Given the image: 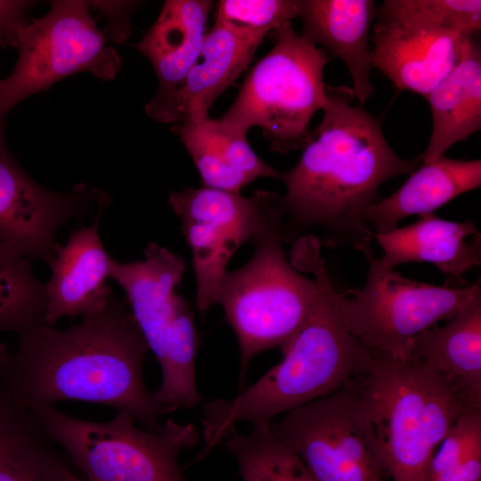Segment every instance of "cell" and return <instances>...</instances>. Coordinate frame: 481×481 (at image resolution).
<instances>
[{
	"instance_id": "obj_1",
	"label": "cell",
	"mask_w": 481,
	"mask_h": 481,
	"mask_svg": "<svg viewBox=\"0 0 481 481\" xmlns=\"http://www.w3.org/2000/svg\"><path fill=\"white\" fill-rule=\"evenodd\" d=\"M149 347L126 298L57 330L46 322L19 335L14 351L0 343V382L30 411L60 401H82L129 413L160 432L164 412L143 374Z\"/></svg>"
},
{
	"instance_id": "obj_2",
	"label": "cell",
	"mask_w": 481,
	"mask_h": 481,
	"mask_svg": "<svg viewBox=\"0 0 481 481\" xmlns=\"http://www.w3.org/2000/svg\"><path fill=\"white\" fill-rule=\"evenodd\" d=\"M348 90L328 86L329 101L320 124L310 131L298 163L281 173L283 242L320 228L327 248L372 251L374 232L365 211L389 179L410 175L422 163L399 157L388 144L380 121L361 104L348 102Z\"/></svg>"
},
{
	"instance_id": "obj_3",
	"label": "cell",
	"mask_w": 481,
	"mask_h": 481,
	"mask_svg": "<svg viewBox=\"0 0 481 481\" xmlns=\"http://www.w3.org/2000/svg\"><path fill=\"white\" fill-rule=\"evenodd\" d=\"M290 262L298 271L313 274L319 282V295L299 330L281 347V362L234 397L204 404L200 421L205 447L197 460L221 445L237 424L269 423L342 389L373 363V356L346 325L345 294L336 289L327 273L320 240L311 234L298 238Z\"/></svg>"
},
{
	"instance_id": "obj_4",
	"label": "cell",
	"mask_w": 481,
	"mask_h": 481,
	"mask_svg": "<svg viewBox=\"0 0 481 481\" xmlns=\"http://www.w3.org/2000/svg\"><path fill=\"white\" fill-rule=\"evenodd\" d=\"M357 380L387 477L392 481H428L436 449L459 416L470 408L461 393L411 356L374 358Z\"/></svg>"
},
{
	"instance_id": "obj_5",
	"label": "cell",
	"mask_w": 481,
	"mask_h": 481,
	"mask_svg": "<svg viewBox=\"0 0 481 481\" xmlns=\"http://www.w3.org/2000/svg\"><path fill=\"white\" fill-rule=\"evenodd\" d=\"M281 205L268 217L253 242L255 251L242 266L227 270L217 290L216 305L234 332L240 351L239 392L246 387L255 356L281 347L299 330L315 302L320 286L287 259Z\"/></svg>"
},
{
	"instance_id": "obj_6",
	"label": "cell",
	"mask_w": 481,
	"mask_h": 481,
	"mask_svg": "<svg viewBox=\"0 0 481 481\" xmlns=\"http://www.w3.org/2000/svg\"><path fill=\"white\" fill-rule=\"evenodd\" d=\"M273 48L252 68L230 108L209 119L218 133L247 139L253 126L262 129L278 153L303 148L308 125L329 101L323 70L329 57L289 23L271 33Z\"/></svg>"
},
{
	"instance_id": "obj_7",
	"label": "cell",
	"mask_w": 481,
	"mask_h": 481,
	"mask_svg": "<svg viewBox=\"0 0 481 481\" xmlns=\"http://www.w3.org/2000/svg\"><path fill=\"white\" fill-rule=\"evenodd\" d=\"M185 262L168 249L150 242L144 257L111 259L110 279L126 294L132 315L161 370L154 395L167 412L200 404L195 363L198 335L187 301L178 293Z\"/></svg>"
},
{
	"instance_id": "obj_8",
	"label": "cell",
	"mask_w": 481,
	"mask_h": 481,
	"mask_svg": "<svg viewBox=\"0 0 481 481\" xmlns=\"http://www.w3.org/2000/svg\"><path fill=\"white\" fill-rule=\"evenodd\" d=\"M30 412L87 481H187L178 457L199 440L192 423L167 420L160 432H153L138 428L125 412L106 422L73 417L53 405Z\"/></svg>"
},
{
	"instance_id": "obj_9",
	"label": "cell",
	"mask_w": 481,
	"mask_h": 481,
	"mask_svg": "<svg viewBox=\"0 0 481 481\" xmlns=\"http://www.w3.org/2000/svg\"><path fill=\"white\" fill-rule=\"evenodd\" d=\"M90 2L58 0L48 12L19 26L13 46L19 49L11 74L0 80V104L6 113L27 97L82 71L104 81L121 68L118 51L108 45L89 11Z\"/></svg>"
},
{
	"instance_id": "obj_10",
	"label": "cell",
	"mask_w": 481,
	"mask_h": 481,
	"mask_svg": "<svg viewBox=\"0 0 481 481\" xmlns=\"http://www.w3.org/2000/svg\"><path fill=\"white\" fill-rule=\"evenodd\" d=\"M357 379L268 423L271 434L289 444L318 481H384L387 477Z\"/></svg>"
},
{
	"instance_id": "obj_11",
	"label": "cell",
	"mask_w": 481,
	"mask_h": 481,
	"mask_svg": "<svg viewBox=\"0 0 481 481\" xmlns=\"http://www.w3.org/2000/svg\"><path fill=\"white\" fill-rule=\"evenodd\" d=\"M367 263L364 285L344 292V314L352 334L373 358H408L415 337L449 321L481 295L479 281L436 286Z\"/></svg>"
},
{
	"instance_id": "obj_12",
	"label": "cell",
	"mask_w": 481,
	"mask_h": 481,
	"mask_svg": "<svg viewBox=\"0 0 481 481\" xmlns=\"http://www.w3.org/2000/svg\"><path fill=\"white\" fill-rule=\"evenodd\" d=\"M168 203L181 221L196 279L195 306L201 315L216 305L218 288L235 252L256 240L281 196L257 190L249 197L201 187L172 192Z\"/></svg>"
},
{
	"instance_id": "obj_13",
	"label": "cell",
	"mask_w": 481,
	"mask_h": 481,
	"mask_svg": "<svg viewBox=\"0 0 481 481\" xmlns=\"http://www.w3.org/2000/svg\"><path fill=\"white\" fill-rule=\"evenodd\" d=\"M110 202L107 192L85 183L61 192L41 186L0 143V243L21 256L49 265L61 247V226L72 217L103 214Z\"/></svg>"
},
{
	"instance_id": "obj_14",
	"label": "cell",
	"mask_w": 481,
	"mask_h": 481,
	"mask_svg": "<svg viewBox=\"0 0 481 481\" xmlns=\"http://www.w3.org/2000/svg\"><path fill=\"white\" fill-rule=\"evenodd\" d=\"M472 36L404 25L376 13L371 64L399 91L426 96L455 67Z\"/></svg>"
},
{
	"instance_id": "obj_15",
	"label": "cell",
	"mask_w": 481,
	"mask_h": 481,
	"mask_svg": "<svg viewBox=\"0 0 481 481\" xmlns=\"http://www.w3.org/2000/svg\"><path fill=\"white\" fill-rule=\"evenodd\" d=\"M262 42L215 23L181 83L170 91L157 92L145 112L161 123H181L208 115L218 96L247 69Z\"/></svg>"
},
{
	"instance_id": "obj_16",
	"label": "cell",
	"mask_w": 481,
	"mask_h": 481,
	"mask_svg": "<svg viewBox=\"0 0 481 481\" xmlns=\"http://www.w3.org/2000/svg\"><path fill=\"white\" fill-rule=\"evenodd\" d=\"M373 240L383 251L364 255L380 272H392L398 265L431 263L446 276L444 286L468 285L464 275L481 265V233L472 221L453 222L435 213L420 216L404 227L386 233H374Z\"/></svg>"
},
{
	"instance_id": "obj_17",
	"label": "cell",
	"mask_w": 481,
	"mask_h": 481,
	"mask_svg": "<svg viewBox=\"0 0 481 481\" xmlns=\"http://www.w3.org/2000/svg\"><path fill=\"white\" fill-rule=\"evenodd\" d=\"M102 215L96 216L90 226L74 231L49 264L45 322L51 326L65 316L101 312L112 297V289L107 284L112 257L98 231Z\"/></svg>"
},
{
	"instance_id": "obj_18",
	"label": "cell",
	"mask_w": 481,
	"mask_h": 481,
	"mask_svg": "<svg viewBox=\"0 0 481 481\" xmlns=\"http://www.w3.org/2000/svg\"><path fill=\"white\" fill-rule=\"evenodd\" d=\"M304 39L322 45L346 67L353 81L354 95L363 105L374 87L371 70V30L376 16L372 0H297Z\"/></svg>"
},
{
	"instance_id": "obj_19",
	"label": "cell",
	"mask_w": 481,
	"mask_h": 481,
	"mask_svg": "<svg viewBox=\"0 0 481 481\" xmlns=\"http://www.w3.org/2000/svg\"><path fill=\"white\" fill-rule=\"evenodd\" d=\"M480 185V159L460 160L442 156L431 163H421L395 192L371 205L363 217L374 233H386L398 227L404 218L434 213Z\"/></svg>"
},
{
	"instance_id": "obj_20",
	"label": "cell",
	"mask_w": 481,
	"mask_h": 481,
	"mask_svg": "<svg viewBox=\"0 0 481 481\" xmlns=\"http://www.w3.org/2000/svg\"><path fill=\"white\" fill-rule=\"evenodd\" d=\"M409 356L450 381L469 407L481 409V295L445 325L415 337Z\"/></svg>"
},
{
	"instance_id": "obj_21",
	"label": "cell",
	"mask_w": 481,
	"mask_h": 481,
	"mask_svg": "<svg viewBox=\"0 0 481 481\" xmlns=\"http://www.w3.org/2000/svg\"><path fill=\"white\" fill-rule=\"evenodd\" d=\"M425 98L431 110L432 132L420 155L422 163H431L481 129V52L474 36L455 67Z\"/></svg>"
},
{
	"instance_id": "obj_22",
	"label": "cell",
	"mask_w": 481,
	"mask_h": 481,
	"mask_svg": "<svg viewBox=\"0 0 481 481\" xmlns=\"http://www.w3.org/2000/svg\"><path fill=\"white\" fill-rule=\"evenodd\" d=\"M215 4L209 0H167L140 42L135 45L151 63L159 87H176L202 50L207 21Z\"/></svg>"
},
{
	"instance_id": "obj_23",
	"label": "cell",
	"mask_w": 481,
	"mask_h": 481,
	"mask_svg": "<svg viewBox=\"0 0 481 481\" xmlns=\"http://www.w3.org/2000/svg\"><path fill=\"white\" fill-rule=\"evenodd\" d=\"M235 460L242 481H318L299 455L271 434L268 423L248 433L233 428L222 442Z\"/></svg>"
},
{
	"instance_id": "obj_24",
	"label": "cell",
	"mask_w": 481,
	"mask_h": 481,
	"mask_svg": "<svg viewBox=\"0 0 481 481\" xmlns=\"http://www.w3.org/2000/svg\"><path fill=\"white\" fill-rule=\"evenodd\" d=\"M45 283L31 260L0 243V332L20 333L45 322Z\"/></svg>"
},
{
	"instance_id": "obj_25",
	"label": "cell",
	"mask_w": 481,
	"mask_h": 481,
	"mask_svg": "<svg viewBox=\"0 0 481 481\" xmlns=\"http://www.w3.org/2000/svg\"><path fill=\"white\" fill-rule=\"evenodd\" d=\"M428 481H481V409H466L436 449Z\"/></svg>"
},
{
	"instance_id": "obj_26",
	"label": "cell",
	"mask_w": 481,
	"mask_h": 481,
	"mask_svg": "<svg viewBox=\"0 0 481 481\" xmlns=\"http://www.w3.org/2000/svg\"><path fill=\"white\" fill-rule=\"evenodd\" d=\"M376 13L407 26L466 36H474L481 29L479 0H386Z\"/></svg>"
},
{
	"instance_id": "obj_27",
	"label": "cell",
	"mask_w": 481,
	"mask_h": 481,
	"mask_svg": "<svg viewBox=\"0 0 481 481\" xmlns=\"http://www.w3.org/2000/svg\"><path fill=\"white\" fill-rule=\"evenodd\" d=\"M189 152L204 187L235 193L250 183L230 166L221 142L209 124L208 115L173 126Z\"/></svg>"
},
{
	"instance_id": "obj_28",
	"label": "cell",
	"mask_w": 481,
	"mask_h": 481,
	"mask_svg": "<svg viewBox=\"0 0 481 481\" xmlns=\"http://www.w3.org/2000/svg\"><path fill=\"white\" fill-rule=\"evenodd\" d=\"M297 17V0H221L216 4L215 23L264 39Z\"/></svg>"
},
{
	"instance_id": "obj_29",
	"label": "cell",
	"mask_w": 481,
	"mask_h": 481,
	"mask_svg": "<svg viewBox=\"0 0 481 481\" xmlns=\"http://www.w3.org/2000/svg\"><path fill=\"white\" fill-rule=\"evenodd\" d=\"M51 444L41 427L17 441L0 458V481H63Z\"/></svg>"
},
{
	"instance_id": "obj_30",
	"label": "cell",
	"mask_w": 481,
	"mask_h": 481,
	"mask_svg": "<svg viewBox=\"0 0 481 481\" xmlns=\"http://www.w3.org/2000/svg\"><path fill=\"white\" fill-rule=\"evenodd\" d=\"M39 428L33 412L21 407L0 382V458L13 444Z\"/></svg>"
},
{
	"instance_id": "obj_31",
	"label": "cell",
	"mask_w": 481,
	"mask_h": 481,
	"mask_svg": "<svg viewBox=\"0 0 481 481\" xmlns=\"http://www.w3.org/2000/svg\"><path fill=\"white\" fill-rule=\"evenodd\" d=\"M6 43L5 36L0 31V45ZM5 113L3 111L0 104V143H4V118Z\"/></svg>"
},
{
	"instance_id": "obj_32",
	"label": "cell",
	"mask_w": 481,
	"mask_h": 481,
	"mask_svg": "<svg viewBox=\"0 0 481 481\" xmlns=\"http://www.w3.org/2000/svg\"><path fill=\"white\" fill-rule=\"evenodd\" d=\"M63 481H87L85 478H79L71 473L66 467L62 470Z\"/></svg>"
}]
</instances>
